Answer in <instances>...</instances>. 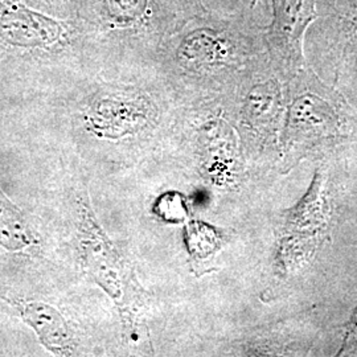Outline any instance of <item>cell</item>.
Wrapping results in <instances>:
<instances>
[{"mask_svg": "<svg viewBox=\"0 0 357 357\" xmlns=\"http://www.w3.org/2000/svg\"><path fill=\"white\" fill-rule=\"evenodd\" d=\"M192 3L195 4V7L199 10V11H204L205 7L203 4V0H192Z\"/></svg>", "mask_w": 357, "mask_h": 357, "instance_id": "obj_10", "label": "cell"}, {"mask_svg": "<svg viewBox=\"0 0 357 357\" xmlns=\"http://www.w3.org/2000/svg\"><path fill=\"white\" fill-rule=\"evenodd\" d=\"M26 314L38 330L43 343L53 354L69 355L75 351V335L57 310L43 303H33L26 307Z\"/></svg>", "mask_w": 357, "mask_h": 357, "instance_id": "obj_7", "label": "cell"}, {"mask_svg": "<svg viewBox=\"0 0 357 357\" xmlns=\"http://www.w3.org/2000/svg\"><path fill=\"white\" fill-rule=\"evenodd\" d=\"M352 320V327L348 339H345V345H348L349 351H357V311Z\"/></svg>", "mask_w": 357, "mask_h": 357, "instance_id": "obj_9", "label": "cell"}, {"mask_svg": "<svg viewBox=\"0 0 357 357\" xmlns=\"http://www.w3.org/2000/svg\"><path fill=\"white\" fill-rule=\"evenodd\" d=\"M273 22L268 43L277 56L289 63L301 60L303 35L315 19V0H271Z\"/></svg>", "mask_w": 357, "mask_h": 357, "instance_id": "obj_6", "label": "cell"}, {"mask_svg": "<svg viewBox=\"0 0 357 357\" xmlns=\"http://www.w3.org/2000/svg\"><path fill=\"white\" fill-rule=\"evenodd\" d=\"M35 4L40 10L47 13L61 16V17H70L72 13V3L73 0H28Z\"/></svg>", "mask_w": 357, "mask_h": 357, "instance_id": "obj_8", "label": "cell"}, {"mask_svg": "<svg viewBox=\"0 0 357 357\" xmlns=\"http://www.w3.org/2000/svg\"><path fill=\"white\" fill-rule=\"evenodd\" d=\"M192 0H73L72 13L96 51L158 53L192 15Z\"/></svg>", "mask_w": 357, "mask_h": 357, "instance_id": "obj_1", "label": "cell"}, {"mask_svg": "<svg viewBox=\"0 0 357 357\" xmlns=\"http://www.w3.org/2000/svg\"><path fill=\"white\" fill-rule=\"evenodd\" d=\"M78 249L82 268L112 296L125 323L135 327L138 315L146 305V293L135 280L134 270L98 225L89 206H84L81 212Z\"/></svg>", "mask_w": 357, "mask_h": 357, "instance_id": "obj_3", "label": "cell"}, {"mask_svg": "<svg viewBox=\"0 0 357 357\" xmlns=\"http://www.w3.org/2000/svg\"><path fill=\"white\" fill-rule=\"evenodd\" d=\"M204 11L192 15L159 52L184 73H206L227 68L234 64L243 52V33L228 24L211 23L212 20L203 17Z\"/></svg>", "mask_w": 357, "mask_h": 357, "instance_id": "obj_5", "label": "cell"}, {"mask_svg": "<svg viewBox=\"0 0 357 357\" xmlns=\"http://www.w3.org/2000/svg\"><path fill=\"white\" fill-rule=\"evenodd\" d=\"M81 121L98 138H125L153 128L159 121V105L139 86L105 84L85 98Z\"/></svg>", "mask_w": 357, "mask_h": 357, "instance_id": "obj_4", "label": "cell"}, {"mask_svg": "<svg viewBox=\"0 0 357 357\" xmlns=\"http://www.w3.org/2000/svg\"><path fill=\"white\" fill-rule=\"evenodd\" d=\"M0 48L57 63L96 51L73 17L47 13L28 0H0Z\"/></svg>", "mask_w": 357, "mask_h": 357, "instance_id": "obj_2", "label": "cell"}]
</instances>
